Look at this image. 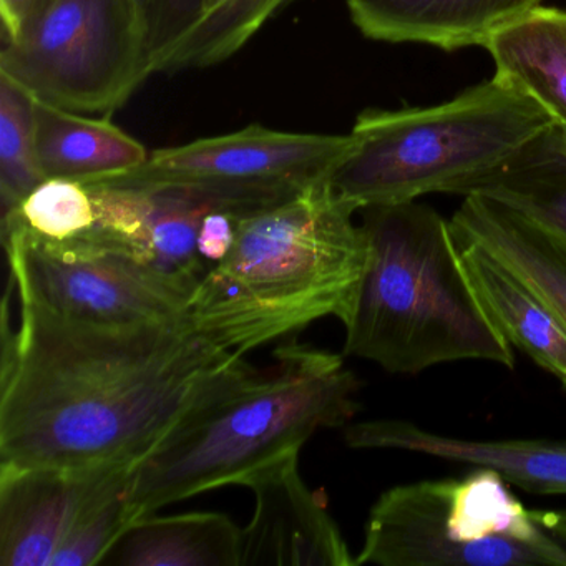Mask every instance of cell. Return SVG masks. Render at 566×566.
<instances>
[{
	"mask_svg": "<svg viewBox=\"0 0 566 566\" xmlns=\"http://www.w3.org/2000/svg\"><path fill=\"white\" fill-rule=\"evenodd\" d=\"M134 465L0 467V565L52 566L78 516Z\"/></svg>",
	"mask_w": 566,
	"mask_h": 566,
	"instance_id": "cell-11",
	"label": "cell"
},
{
	"mask_svg": "<svg viewBox=\"0 0 566 566\" xmlns=\"http://www.w3.org/2000/svg\"><path fill=\"white\" fill-rule=\"evenodd\" d=\"M543 0H347L364 38L453 52L483 48L493 32Z\"/></svg>",
	"mask_w": 566,
	"mask_h": 566,
	"instance_id": "cell-14",
	"label": "cell"
},
{
	"mask_svg": "<svg viewBox=\"0 0 566 566\" xmlns=\"http://www.w3.org/2000/svg\"><path fill=\"white\" fill-rule=\"evenodd\" d=\"M29 230L51 241L85 237L97 223L94 198L81 181L45 178L12 213Z\"/></svg>",
	"mask_w": 566,
	"mask_h": 566,
	"instance_id": "cell-23",
	"label": "cell"
},
{
	"mask_svg": "<svg viewBox=\"0 0 566 566\" xmlns=\"http://www.w3.org/2000/svg\"><path fill=\"white\" fill-rule=\"evenodd\" d=\"M237 240V218L224 211H213L205 217L198 233L197 247L207 263L223 261Z\"/></svg>",
	"mask_w": 566,
	"mask_h": 566,
	"instance_id": "cell-26",
	"label": "cell"
},
{
	"mask_svg": "<svg viewBox=\"0 0 566 566\" xmlns=\"http://www.w3.org/2000/svg\"><path fill=\"white\" fill-rule=\"evenodd\" d=\"M297 457L290 453L244 480L256 506L241 528V566L356 565L326 503L304 483Z\"/></svg>",
	"mask_w": 566,
	"mask_h": 566,
	"instance_id": "cell-12",
	"label": "cell"
},
{
	"mask_svg": "<svg viewBox=\"0 0 566 566\" xmlns=\"http://www.w3.org/2000/svg\"><path fill=\"white\" fill-rule=\"evenodd\" d=\"M19 306L18 331L6 311L2 324L0 467L137 463L250 366L190 316L98 324Z\"/></svg>",
	"mask_w": 566,
	"mask_h": 566,
	"instance_id": "cell-1",
	"label": "cell"
},
{
	"mask_svg": "<svg viewBox=\"0 0 566 566\" xmlns=\"http://www.w3.org/2000/svg\"><path fill=\"white\" fill-rule=\"evenodd\" d=\"M291 2L294 0H224L198 15L151 59V75L213 67L228 61Z\"/></svg>",
	"mask_w": 566,
	"mask_h": 566,
	"instance_id": "cell-21",
	"label": "cell"
},
{
	"mask_svg": "<svg viewBox=\"0 0 566 566\" xmlns=\"http://www.w3.org/2000/svg\"><path fill=\"white\" fill-rule=\"evenodd\" d=\"M449 221L457 240L475 243L495 258L548 306L566 329V234L480 195L463 197Z\"/></svg>",
	"mask_w": 566,
	"mask_h": 566,
	"instance_id": "cell-15",
	"label": "cell"
},
{
	"mask_svg": "<svg viewBox=\"0 0 566 566\" xmlns=\"http://www.w3.org/2000/svg\"><path fill=\"white\" fill-rule=\"evenodd\" d=\"M495 470L386 490L356 565L566 566V510H532Z\"/></svg>",
	"mask_w": 566,
	"mask_h": 566,
	"instance_id": "cell-6",
	"label": "cell"
},
{
	"mask_svg": "<svg viewBox=\"0 0 566 566\" xmlns=\"http://www.w3.org/2000/svg\"><path fill=\"white\" fill-rule=\"evenodd\" d=\"M0 75L65 111L114 114L151 77L145 0H52L14 41Z\"/></svg>",
	"mask_w": 566,
	"mask_h": 566,
	"instance_id": "cell-7",
	"label": "cell"
},
{
	"mask_svg": "<svg viewBox=\"0 0 566 566\" xmlns=\"http://www.w3.org/2000/svg\"><path fill=\"white\" fill-rule=\"evenodd\" d=\"M357 211L327 177L238 218L233 248L198 284L188 316L243 356L324 317L346 326L367 263Z\"/></svg>",
	"mask_w": 566,
	"mask_h": 566,
	"instance_id": "cell-2",
	"label": "cell"
},
{
	"mask_svg": "<svg viewBox=\"0 0 566 566\" xmlns=\"http://www.w3.org/2000/svg\"><path fill=\"white\" fill-rule=\"evenodd\" d=\"M130 479L132 472L84 510L62 543L52 566L101 565L108 549L134 523L127 500Z\"/></svg>",
	"mask_w": 566,
	"mask_h": 566,
	"instance_id": "cell-24",
	"label": "cell"
},
{
	"mask_svg": "<svg viewBox=\"0 0 566 566\" xmlns=\"http://www.w3.org/2000/svg\"><path fill=\"white\" fill-rule=\"evenodd\" d=\"M87 188L97 213V223L88 234L197 290L210 270L197 247L201 223L213 211L233 214L228 203L217 195L191 188Z\"/></svg>",
	"mask_w": 566,
	"mask_h": 566,
	"instance_id": "cell-10",
	"label": "cell"
},
{
	"mask_svg": "<svg viewBox=\"0 0 566 566\" xmlns=\"http://www.w3.org/2000/svg\"><path fill=\"white\" fill-rule=\"evenodd\" d=\"M35 142V102L29 92L0 75V195L2 214L18 210L45 180Z\"/></svg>",
	"mask_w": 566,
	"mask_h": 566,
	"instance_id": "cell-22",
	"label": "cell"
},
{
	"mask_svg": "<svg viewBox=\"0 0 566 566\" xmlns=\"http://www.w3.org/2000/svg\"><path fill=\"white\" fill-rule=\"evenodd\" d=\"M35 102V142L48 178L88 181L144 164L147 148L107 120Z\"/></svg>",
	"mask_w": 566,
	"mask_h": 566,
	"instance_id": "cell-19",
	"label": "cell"
},
{
	"mask_svg": "<svg viewBox=\"0 0 566 566\" xmlns=\"http://www.w3.org/2000/svg\"><path fill=\"white\" fill-rule=\"evenodd\" d=\"M52 0H0L2 44L14 41Z\"/></svg>",
	"mask_w": 566,
	"mask_h": 566,
	"instance_id": "cell-27",
	"label": "cell"
},
{
	"mask_svg": "<svg viewBox=\"0 0 566 566\" xmlns=\"http://www.w3.org/2000/svg\"><path fill=\"white\" fill-rule=\"evenodd\" d=\"M101 565L241 566V528L223 513H151L122 533Z\"/></svg>",
	"mask_w": 566,
	"mask_h": 566,
	"instance_id": "cell-18",
	"label": "cell"
},
{
	"mask_svg": "<svg viewBox=\"0 0 566 566\" xmlns=\"http://www.w3.org/2000/svg\"><path fill=\"white\" fill-rule=\"evenodd\" d=\"M9 277L19 296L51 313L98 324L165 323L188 316L195 291L92 234L51 241L2 217Z\"/></svg>",
	"mask_w": 566,
	"mask_h": 566,
	"instance_id": "cell-9",
	"label": "cell"
},
{
	"mask_svg": "<svg viewBox=\"0 0 566 566\" xmlns=\"http://www.w3.org/2000/svg\"><path fill=\"white\" fill-rule=\"evenodd\" d=\"M360 211L367 263L344 354L410 376L457 360L513 369L512 346L476 300L450 221L417 200Z\"/></svg>",
	"mask_w": 566,
	"mask_h": 566,
	"instance_id": "cell-4",
	"label": "cell"
},
{
	"mask_svg": "<svg viewBox=\"0 0 566 566\" xmlns=\"http://www.w3.org/2000/svg\"><path fill=\"white\" fill-rule=\"evenodd\" d=\"M483 49L495 77L528 95L566 128V11L538 6L493 32Z\"/></svg>",
	"mask_w": 566,
	"mask_h": 566,
	"instance_id": "cell-17",
	"label": "cell"
},
{
	"mask_svg": "<svg viewBox=\"0 0 566 566\" xmlns=\"http://www.w3.org/2000/svg\"><path fill=\"white\" fill-rule=\"evenodd\" d=\"M469 195L566 234V128L552 125L505 167L476 181Z\"/></svg>",
	"mask_w": 566,
	"mask_h": 566,
	"instance_id": "cell-20",
	"label": "cell"
},
{
	"mask_svg": "<svg viewBox=\"0 0 566 566\" xmlns=\"http://www.w3.org/2000/svg\"><path fill=\"white\" fill-rule=\"evenodd\" d=\"M344 439L350 449L403 450L486 467L526 492L566 495V442L457 439L396 419L349 423Z\"/></svg>",
	"mask_w": 566,
	"mask_h": 566,
	"instance_id": "cell-13",
	"label": "cell"
},
{
	"mask_svg": "<svg viewBox=\"0 0 566 566\" xmlns=\"http://www.w3.org/2000/svg\"><path fill=\"white\" fill-rule=\"evenodd\" d=\"M555 125L528 95L493 75L430 107L364 111L349 157L331 175L357 210L423 195L465 197Z\"/></svg>",
	"mask_w": 566,
	"mask_h": 566,
	"instance_id": "cell-5",
	"label": "cell"
},
{
	"mask_svg": "<svg viewBox=\"0 0 566 566\" xmlns=\"http://www.w3.org/2000/svg\"><path fill=\"white\" fill-rule=\"evenodd\" d=\"M201 8L203 0H151L148 9L150 62L198 18Z\"/></svg>",
	"mask_w": 566,
	"mask_h": 566,
	"instance_id": "cell-25",
	"label": "cell"
},
{
	"mask_svg": "<svg viewBox=\"0 0 566 566\" xmlns=\"http://www.w3.org/2000/svg\"><path fill=\"white\" fill-rule=\"evenodd\" d=\"M354 145L353 134H297L250 125L233 134L151 151L144 164L88 181L85 187L207 191L228 203L238 220L331 177Z\"/></svg>",
	"mask_w": 566,
	"mask_h": 566,
	"instance_id": "cell-8",
	"label": "cell"
},
{
	"mask_svg": "<svg viewBox=\"0 0 566 566\" xmlns=\"http://www.w3.org/2000/svg\"><path fill=\"white\" fill-rule=\"evenodd\" d=\"M145 4H147V8L150 9L151 0H145Z\"/></svg>",
	"mask_w": 566,
	"mask_h": 566,
	"instance_id": "cell-29",
	"label": "cell"
},
{
	"mask_svg": "<svg viewBox=\"0 0 566 566\" xmlns=\"http://www.w3.org/2000/svg\"><path fill=\"white\" fill-rule=\"evenodd\" d=\"M223 2L224 0H203V8H201L200 14H203V12L207 11H211V9L217 8V6L223 4Z\"/></svg>",
	"mask_w": 566,
	"mask_h": 566,
	"instance_id": "cell-28",
	"label": "cell"
},
{
	"mask_svg": "<svg viewBox=\"0 0 566 566\" xmlns=\"http://www.w3.org/2000/svg\"><path fill=\"white\" fill-rule=\"evenodd\" d=\"M455 243L476 300L496 331L566 389V329L558 317L485 250L457 238Z\"/></svg>",
	"mask_w": 566,
	"mask_h": 566,
	"instance_id": "cell-16",
	"label": "cell"
},
{
	"mask_svg": "<svg viewBox=\"0 0 566 566\" xmlns=\"http://www.w3.org/2000/svg\"><path fill=\"white\" fill-rule=\"evenodd\" d=\"M359 389L339 354L283 344L273 364H250L135 463L127 490L132 518L243 485L263 467L300 453L317 430L349 426L360 409Z\"/></svg>",
	"mask_w": 566,
	"mask_h": 566,
	"instance_id": "cell-3",
	"label": "cell"
}]
</instances>
